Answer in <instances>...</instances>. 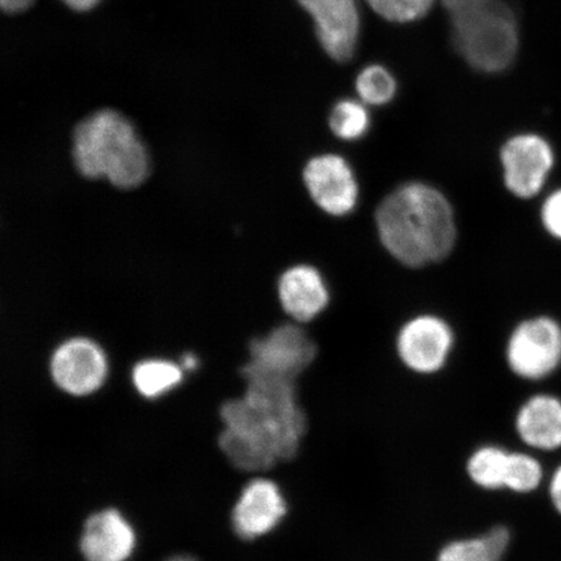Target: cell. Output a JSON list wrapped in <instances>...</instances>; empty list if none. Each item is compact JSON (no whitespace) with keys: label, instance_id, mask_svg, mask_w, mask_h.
I'll list each match as a JSON object with an SVG mask.
<instances>
[{"label":"cell","instance_id":"cell-1","mask_svg":"<svg viewBox=\"0 0 561 561\" xmlns=\"http://www.w3.org/2000/svg\"><path fill=\"white\" fill-rule=\"evenodd\" d=\"M242 394L220 407L217 444L229 465L243 473H264L297 458L308 419L298 382L287 378L242 376Z\"/></svg>","mask_w":561,"mask_h":561},{"label":"cell","instance_id":"cell-2","mask_svg":"<svg viewBox=\"0 0 561 561\" xmlns=\"http://www.w3.org/2000/svg\"><path fill=\"white\" fill-rule=\"evenodd\" d=\"M375 220L383 249L409 268L444 262L458 240L450 201L425 182L396 187L378 205Z\"/></svg>","mask_w":561,"mask_h":561},{"label":"cell","instance_id":"cell-3","mask_svg":"<svg viewBox=\"0 0 561 561\" xmlns=\"http://www.w3.org/2000/svg\"><path fill=\"white\" fill-rule=\"evenodd\" d=\"M72 157L83 178L105 179L123 191L142 185L150 172L149 152L135 125L111 108L95 111L77 124Z\"/></svg>","mask_w":561,"mask_h":561},{"label":"cell","instance_id":"cell-4","mask_svg":"<svg viewBox=\"0 0 561 561\" xmlns=\"http://www.w3.org/2000/svg\"><path fill=\"white\" fill-rule=\"evenodd\" d=\"M451 39L468 65L483 73L506 70L520 46L515 13L501 0L451 15Z\"/></svg>","mask_w":561,"mask_h":561},{"label":"cell","instance_id":"cell-5","mask_svg":"<svg viewBox=\"0 0 561 561\" xmlns=\"http://www.w3.org/2000/svg\"><path fill=\"white\" fill-rule=\"evenodd\" d=\"M318 345L298 322L273 328L250 342L249 360L240 374L265 375L297 381L318 357Z\"/></svg>","mask_w":561,"mask_h":561},{"label":"cell","instance_id":"cell-6","mask_svg":"<svg viewBox=\"0 0 561 561\" xmlns=\"http://www.w3.org/2000/svg\"><path fill=\"white\" fill-rule=\"evenodd\" d=\"M456 336L450 322L434 313H420L407 320L396 336L399 363L412 375L433 377L451 360Z\"/></svg>","mask_w":561,"mask_h":561},{"label":"cell","instance_id":"cell-7","mask_svg":"<svg viewBox=\"0 0 561 561\" xmlns=\"http://www.w3.org/2000/svg\"><path fill=\"white\" fill-rule=\"evenodd\" d=\"M504 356L516 377L541 381L560 366L561 328L549 318L523 321L511 332Z\"/></svg>","mask_w":561,"mask_h":561},{"label":"cell","instance_id":"cell-8","mask_svg":"<svg viewBox=\"0 0 561 561\" xmlns=\"http://www.w3.org/2000/svg\"><path fill=\"white\" fill-rule=\"evenodd\" d=\"M48 371L61 392L85 398L103 388L108 377V360L95 341L88 336H72L54 350Z\"/></svg>","mask_w":561,"mask_h":561},{"label":"cell","instance_id":"cell-9","mask_svg":"<svg viewBox=\"0 0 561 561\" xmlns=\"http://www.w3.org/2000/svg\"><path fill=\"white\" fill-rule=\"evenodd\" d=\"M287 514L289 503L283 488L270 477L255 476L231 508V528L242 541H256L278 529Z\"/></svg>","mask_w":561,"mask_h":561},{"label":"cell","instance_id":"cell-10","mask_svg":"<svg viewBox=\"0 0 561 561\" xmlns=\"http://www.w3.org/2000/svg\"><path fill=\"white\" fill-rule=\"evenodd\" d=\"M304 182L314 205L329 216H348L359 202L360 187L353 167L339 153H320L308 160Z\"/></svg>","mask_w":561,"mask_h":561},{"label":"cell","instance_id":"cell-11","mask_svg":"<svg viewBox=\"0 0 561 561\" xmlns=\"http://www.w3.org/2000/svg\"><path fill=\"white\" fill-rule=\"evenodd\" d=\"M504 185L517 198L528 199L541 192L553 164L549 144L536 135H518L501 150Z\"/></svg>","mask_w":561,"mask_h":561},{"label":"cell","instance_id":"cell-12","mask_svg":"<svg viewBox=\"0 0 561 561\" xmlns=\"http://www.w3.org/2000/svg\"><path fill=\"white\" fill-rule=\"evenodd\" d=\"M314 23L320 45L331 58L346 62L353 58L360 33L356 0H297Z\"/></svg>","mask_w":561,"mask_h":561},{"label":"cell","instance_id":"cell-13","mask_svg":"<svg viewBox=\"0 0 561 561\" xmlns=\"http://www.w3.org/2000/svg\"><path fill=\"white\" fill-rule=\"evenodd\" d=\"M136 547L135 528L116 508L95 511L82 524L79 551L85 561H128Z\"/></svg>","mask_w":561,"mask_h":561},{"label":"cell","instance_id":"cell-14","mask_svg":"<svg viewBox=\"0 0 561 561\" xmlns=\"http://www.w3.org/2000/svg\"><path fill=\"white\" fill-rule=\"evenodd\" d=\"M277 293L280 307L298 324L318 319L331 304L327 279L310 264L287 268L278 279Z\"/></svg>","mask_w":561,"mask_h":561},{"label":"cell","instance_id":"cell-15","mask_svg":"<svg viewBox=\"0 0 561 561\" xmlns=\"http://www.w3.org/2000/svg\"><path fill=\"white\" fill-rule=\"evenodd\" d=\"M515 432L525 446L538 451L561 447V401L550 394L533 396L518 407Z\"/></svg>","mask_w":561,"mask_h":561},{"label":"cell","instance_id":"cell-16","mask_svg":"<svg viewBox=\"0 0 561 561\" xmlns=\"http://www.w3.org/2000/svg\"><path fill=\"white\" fill-rule=\"evenodd\" d=\"M511 546L507 526L494 525L479 535L450 539L434 561H503Z\"/></svg>","mask_w":561,"mask_h":561},{"label":"cell","instance_id":"cell-17","mask_svg":"<svg viewBox=\"0 0 561 561\" xmlns=\"http://www.w3.org/2000/svg\"><path fill=\"white\" fill-rule=\"evenodd\" d=\"M511 451L496 444L477 446L468 455L465 471L473 486L488 493L506 491Z\"/></svg>","mask_w":561,"mask_h":561},{"label":"cell","instance_id":"cell-18","mask_svg":"<svg viewBox=\"0 0 561 561\" xmlns=\"http://www.w3.org/2000/svg\"><path fill=\"white\" fill-rule=\"evenodd\" d=\"M181 364L167 359H145L131 369V382L140 397L158 399L167 396L184 381Z\"/></svg>","mask_w":561,"mask_h":561},{"label":"cell","instance_id":"cell-19","mask_svg":"<svg viewBox=\"0 0 561 561\" xmlns=\"http://www.w3.org/2000/svg\"><path fill=\"white\" fill-rule=\"evenodd\" d=\"M329 129L334 137L355 142L366 137L370 128V116L367 104L362 101L343 100L335 103L328 121Z\"/></svg>","mask_w":561,"mask_h":561},{"label":"cell","instance_id":"cell-20","mask_svg":"<svg viewBox=\"0 0 561 561\" xmlns=\"http://www.w3.org/2000/svg\"><path fill=\"white\" fill-rule=\"evenodd\" d=\"M356 91L363 103L385 105L396 96L397 82L388 69L369 66L357 76Z\"/></svg>","mask_w":561,"mask_h":561},{"label":"cell","instance_id":"cell-21","mask_svg":"<svg viewBox=\"0 0 561 561\" xmlns=\"http://www.w3.org/2000/svg\"><path fill=\"white\" fill-rule=\"evenodd\" d=\"M543 480V468L528 453L511 451L506 491L514 494H530Z\"/></svg>","mask_w":561,"mask_h":561},{"label":"cell","instance_id":"cell-22","mask_svg":"<svg viewBox=\"0 0 561 561\" xmlns=\"http://www.w3.org/2000/svg\"><path fill=\"white\" fill-rule=\"evenodd\" d=\"M377 15L391 23H411L431 11L434 0H367Z\"/></svg>","mask_w":561,"mask_h":561},{"label":"cell","instance_id":"cell-23","mask_svg":"<svg viewBox=\"0 0 561 561\" xmlns=\"http://www.w3.org/2000/svg\"><path fill=\"white\" fill-rule=\"evenodd\" d=\"M542 221L549 233L561 240V191L553 193L545 202Z\"/></svg>","mask_w":561,"mask_h":561},{"label":"cell","instance_id":"cell-24","mask_svg":"<svg viewBox=\"0 0 561 561\" xmlns=\"http://www.w3.org/2000/svg\"><path fill=\"white\" fill-rule=\"evenodd\" d=\"M494 0H440L445 9L455 15V13L465 12L468 10L477 9V7L485 5Z\"/></svg>","mask_w":561,"mask_h":561},{"label":"cell","instance_id":"cell-25","mask_svg":"<svg viewBox=\"0 0 561 561\" xmlns=\"http://www.w3.org/2000/svg\"><path fill=\"white\" fill-rule=\"evenodd\" d=\"M34 0H0V7L5 15L18 16L21 13L30 11Z\"/></svg>","mask_w":561,"mask_h":561},{"label":"cell","instance_id":"cell-26","mask_svg":"<svg viewBox=\"0 0 561 561\" xmlns=\"http://www.w3.org/2000/svg\"><path fill=\"white\" fill-rule=\"evenodd\" d=\"M68 10L79 13L94 11L101 5L103 0H59Z\"/></svg>","mask_w":561,"mask_h":561},{"label":"cell","instance_id":"cell-27","mask_svg":"<svg viewBox=\"0 0 561 561\" xmlns=\"http://www.w3.org/2000/svg\"><path fill=\"white\" fill-rule=\"evenodd\" d=\"M550 497L553 507L561 514V466L553 473L550 482Z\"/></svg>","mask_w":561,"mask_h":561},{"label":"cell","instance_id":"cell-28","mask_svg":"<svg viewBox=\"0 0 561 561\" xmlns=\"http://www.w3.org/2000/svg\"><path fill=\"white\" fill-rule=\"evenodd\" d=\"M198 366V359L192 354H186L182 357L181 367L186 370H193Z\"/></svg>","mask_w":561,"mask_h":561},{"label":"cell","instance_id":"cell-29","mask_svg":"<svg viewBox=\"0 0 561 561\" xmlns=\"http://www.w3.org/2000/svg\"><path fill=\"white\" fill-rule=\"evenodd\" d=\"M164 561H198L195 558L191 556H186V553H179V556H173L171 558H168Z\"/></svg>","mask_w":561,"mask_h":561}]
</instances>
